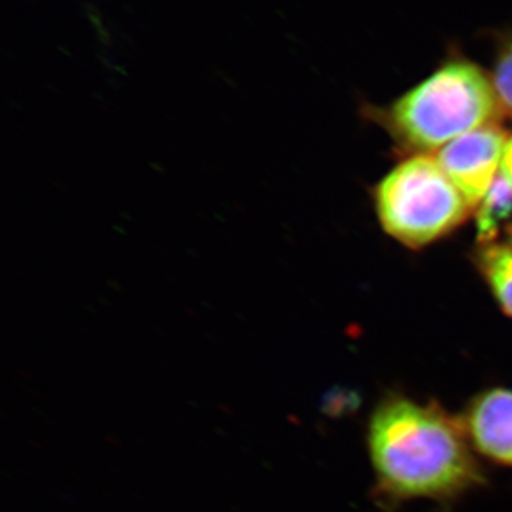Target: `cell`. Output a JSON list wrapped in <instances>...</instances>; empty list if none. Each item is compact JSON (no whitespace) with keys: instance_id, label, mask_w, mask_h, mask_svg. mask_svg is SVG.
I'll list each match as a JSON object with an SVG mask.
<instances>
[{"instance_id":"cell-6","label":"cell","mask_w":512,"mask_h":512,"mask_svg":"<svg viewBox=\"0 0 512 512\" xmlns=\"http://www.w3.org/2000/svg\"><path fill=\"white\" fill-rule=\"evenodd\" d=\"M476 264L495 301L512 318V248L503 244L481 245Z\"/></svg>"},{"instance_id":"cell-9","label":"cell","mask_w":512,"mask_h":512,"mask_svg":"<svg viewBox=\"0 0 512 512\" xmlns=\"http://www.w3.org/2000/svg\"><path fill=\"white\" fill-rule=\"evenodd\" d=\"M500 174L501 177H504L512 185V136L505 143Z\"/></svg>"},{"instance_id":"cell-2","label":"cell","mask_w":512,"mask_h":512,"mask_svg":"<svg viewBox=\"0 0 512 512\" xmlns=\"http://www.w3.org/2000/svg\"><path fill=\"white\" fill-rule=\"evenodd\" d=\"M500 106L491 77L463 59L444 63L384 114L390 133L419 154L494 123Z\"/></svg>"},{"instance_id":"cell-7","label":"cell","mask_w":512,"mask_h":512,"mask_svg":"<svg viewBox=\"0 0 512 512\" xmlns=\"http://www.w3.org/2000/svg\"><path fill=\"white\" fill-rule=\"evenodd\" d=\"M511 215L512 185L500 174L477 207V237L481 245L493 244L498 229Z\"/></svg>"},{"instance_id":"cell-4","label":"cell","mask_w":512,"mask_h":512,"mask_svg":"<svg viewBox=\"0 0 512 512\" xmlns=\"http://www.w3.org/2000/svg\"><path fill=\"white\" fill-rule=\"evenodd\" d=\"M507 140L503 128L490 123L437 151L434 158L470 208L478 207L500 175Z\"/></svg>"},{"instance_id":"cell-1","label":"cell","mask_w":512,"mask_h":512,"mask_svg":"<svg viewBox=\"0 0 512 512\" xmlns=\"http://www.w3.org/2000/svg\"><path fill=\"white\" fill-rule=\"evenodd\" d=\"M377 483L394 500H448L484 481L463 423L436 404L389 396L369 424Z\"/></svg>"},{"instance_id":"cell-5","label":"cell","mask_w":512,"mask_h":512,"mask_svg":"<svg viewBox=\"0 0 512 512\" xmlns=\"http://www.w3.org/2000/svg\"><path fill=\"white\" fill-rule=\"evenodd\" d=\"M463 426L478 453L512 467V390L498 387L478 394L468 404Z\"/></svg>"},{"instance_id":"cell-3","label":"cell","mask_w":512,"mask_h":512,"mask_svg":"<svg viewBox=\"0 0 512 512\" xmlns=\"http://www.w3.org/2000/svg\"><path fill=\"white\" fill-rule=\"evenodd\" d=\"M376 211L384 231L406 247L421 248L463 224L471 210L429 154L403 161L377 185Z\"/></svg>"},{"instance_id":"cell-8","label":"cell","mask_w":512,"mask_h":512,"mask_svg":"<svg viewBox=\"0 0 512 512\" xmlns=\"http://www.w3.org/2000/svg\"><path fill=\"white\" fill-rule=\"evenodd\" d=\"M491 83L498 106L512 117V37L505 40L495 57Z\"/></svg>"},{"instance_id":"cell-10","label":"cell","mask_w":512,"mask_h":512,"mask_svg":"<svg viewBox=\"0 0 512 512\" xmlns=\"http://www.w3.org/2000/svg\"><path fill=\"white\" fill-rule=\"evenodd\" d=\"M512 248V227L508 229V244Z\"/></svg>"}]
</instances>
